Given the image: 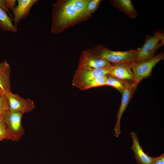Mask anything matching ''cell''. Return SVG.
<instances>
[{
    "mask_svg": "<svg viewBox=\"0 0 164 164\" xmlns=\"http://www.w3.org/2000/svg\"><path fill=\"white\" fill-rule=\"evenodd\" d=\"M96 55L110 63H125L130 65L134 63L138 49L127 51H115L108 49L102 45L90 49Z\"/></svg>",
    "mask_w": 164,
    "mask_h": 164,
    "instance_id": "cell-2",
    "label": "cell"
},
{
    "mask_svg": "<svg viewBox=\"0 0 164 164\" xmlns=\"http://www.w3.org/2000/svg\"><path fill=\"white\" fill-rule=\"evenodd\" d=\"M110 2L130 18L133 19L137 17V13L131 0H111Z\"/></svg>",
    "mask_w": 164,
    "mask_h": 164,
    "instance_id": "cell-14",
    "label": "cell"
},
{
    "mask_svg": "<svg viewBox=\"0 0 164 164\" xmlns=\"http://www.w3.org/2000/svg\"><path fill=\"white\" fill-rule=\"evenodd\" d=\"M8 100L9 110L22 114L29 112L35 108L33 101L29 98H24L16 94L9 91L5 93Z\"/></svg>",
    "mask_w": 164,
    "mask_h": 164,
    "instance_id": "cell-8",
    "label": "cell"
},
{
    "mask_svg": "<svg viewBox=\"0 0 164 164\" xmlns=\"http://www.w3.org/2000/svg\"><path fill=\"white\" fill-rule=\"evenodd\" d=\"M107 75L97 77L87 82L84 85L83 90L91 88L106 85Z\"/></svg>",
    "mask_w": 164,
    "mask_h": 164,
    "instance_id": "cell-17",
    "label": "cell"
},
{
    "mask_svg": "<svg viewBox=\"0 0 164 164\" xmlns=\"http://www.w3.org/2000/svg\"><path fill=\"white\" fill-rule=\"evenodd\" d=\"M4 116L0 117V137L4 139L10 140L4 121Z\"/></svg>",
    "mask_w": 164,
    "mask_h": 164,
    "instance_id": "cell-19",
    "label": "cell"
},
{
    "mask_svg": "<svg viewBox=\"0 0 164 164\" xmlns=\"http://www.w3.org/2000/svg\"><path fill=\"white\" fill-rule=\"evenodd\" d=\"M16 2V0H6V3L7 8L12 11L15 7Z\"/></svg>",
    "mask_w": 164,
    "mask_h": 164,
    "instance_id": "cell-22",
    "label": "cell"
},
{
    "mask_svg": "<svg viewBox=\"0 0 164 164\" xmlns=\"http://www.w3.org/2000/svg\"><path fill=\"white\" fill-rule=\"evenodd\" d=\"M109 66L98 68L77 69L72 80V84L83 90L85 84L96 78L108 75L112 68Z\"/></svg>",
    "mask_w": 164,
    "mask_h": 164,
    "instance_id": "cell-4",
    "label": "cell"
},
{
    "mask_svg": "<svg viewBox=\"0 0 164 164\" xmlns=\"http://www.w3.org/2000/svg\"><path fill=\"white\" fill-rule=\"evenodd\" d=\"M38 1L37 0H17V5L12 11L14 16L12 20L16 27L21 20L26 18L32 7Z\"/></svg>",
    "mask_w": 164,
    "mask_h": 164,
    "instance_id": "cell-11",
    "label": "cell"
},
{
    "mask_svg": "<svg viewBox=\"0 0 164 164\" xmlns=\"http://www.w3.org/2000/svg\"><path fill=\"white\" fill-rule=\"evenodd\" d=\"M112 65L109 75L133 86L134 76L131 65L125 63H112Z\"/></svg>",
    "mask_w": 164,
    "mask_h": 164,
    "instance_id": "cell-9",
    "label": "cell"
},
{
    "mask_svg": "<svg viewBox=\"0 0 164 164\" xmlns=\"http://www.w3.org/2000/svg\"><path fill=\"white\" fill-rule=\"evenodd\" d=\"M12 22V19L7 12L0 8V29L5 31L16 33L18 29Z\"/></svg>",
    "mask_w": 164,
    "mask_h": 164,
    "instance_id": "cell-15",
    "label": "cell"
},
{
    "mask_svg": "<svg viewBox=\"0 0 164 164\" xmlns=\"http://www.w3.org/2000/svg\"><path fill=\"white\" fill-rule=\"evenodd\" d=\"M135 89L130 84L127 85L122 94L121 103L117 114V120L114 128V135L118 138L121 134V120L122 114L126 110Z\"/></svg>",
    "mask_w": 164,
    "mask_h": 164,
    "instance_id": "cell-10",
    "label": "cell"
},
{
    "mask_svg": "<svg viewBox=\"0 0 164 164\" xmlns=\"http://www.w3.org/2000/svg\"><path fill=\"white\" fill-rule=\"evenodd\" d=\"M5 94V91L0 87V97L4 95Z\"/></svg>",
    "mask_w": 164,
    "mask_h": 164,
    "instance_id": "cell-24",
    "label": "cell"
},
{
    "mask_svg": "<svg viewBox=\"0 0 164 164\" xmlns=\"http://www.w3.org/2000/svg\"><path fill=\"white\" fill-rule=\"evenodd\" d=\"M130 134L133 142L131 148L134 152L136 161L139 164H150L154 157L149 156L144 152L136 133L133 132Z\"/></svg>",
    "mask_w": 164,
    "mask_h": 164,
    "instance_id": "cell-12",
    "label": "cell"
},
{
    "mask_svg": "<svg viewBox=\"0 0 164 164\" xmlns=\"http://www.w3.org/2000/svg\"><path fill=\"white\" fill-rule=\"evenodd\" d=\"M164 58V53L162 52L145 61L132 64V69L134 76L133 87L135 89L141 80L150 75L154 67Z\"/></svg>",
    "mask_w": 164,
    "mask_h": 164,
    "instance_id": "cell-5",
    "label": "cell"
},
{
    "mask_svg": "<svg viewBox=\"0 0 164 164\" xmlns=\"http://www.w3.org/2000/svg\"><path fill=\"white\" fill-rule=\"evenodd\" d=\"M4 140V139L3 138L0 137V141H2V140Z\"/></svg>",
    "mask_w": 164,
    "mask_h": 164,
    "instance_id": "cell-25",
    "label": "cell"
},
{
    "mask_svg": "<svg viewBox=\"0 0 164 164\" xmlns=\"http://www.w3.org/2000/svg\"><path fill=\"white\" fill-rule=\"evenodd\" d=\"M89 0H58L53 5L51 32H62L69 27L90 18L87 10Z\"/></svg>",
    "mask_w": 164,
    "mask_h": 164,
    "instance_id": "cell-1",
    "label": "cell"
},
{
    "mask_svg": "<svg viewBox=\"0 0 164 164\" xmlns=\"http://www.w3.org/2000/svg\"><path fill=\"white\" fill-rule=\"evenodd\" d=\"M11 68L6 60L0 63V87L5 93L10 91Z\"/></svg>",
    "mask_w": 164,
    "mask_h": 164,
    "instance_id": "cell-13",
    "label": "cell"
},
{
    "mask_svg": "<svg viewBox=\"0 0 164 164\" xmlns=\"http://www.w3.org/2000/svg\"><path fill=\"white\" fill-rule=\"evenodd\" d=\"M111 64L103 58L94 53L89 49L82 52L77 69L98 68Z\"/></svg>",
    "mask_w": 164,
    "mask_h": 164,
    "instance_id": "cell-7",
    "label": "cell"
},
{
    "mask_svg": "<svg viewBox=\"0 0 164 164\" xmlns=\"http://www.w3.org/2000/svg\"><path fill=\"white\" fill-rule=\"evenodd\" d=\"M128 84H129L115 77L109 75H107L106 85L111 86L115 88L121 94Z\"/></svg>",
    "mask_w": 164,
    "mask_h": 164,
    "instance_id": "cell-16",
    "label": "cell"
},
{
    "mask_svg": "<svg viewBox=\"0 0 164 164\" xmlns=\"http://www.w3.org/2000/svg\"><path fill=\"white\" fill-rule=\"evenodd\" d=\"M145 41L141 48H138L134 63L141 62L152 58L157 50L164 43V34L158 32L151 36L146 35Z\"/></svg>",
    "mask_w": 164,
    "mask_h": 164,
    "instance_id": "cell-3",
    "label": "cell"
},
{
    "mask_svg": "<svg viewBox=\"0 0 164 164\" xmlns=\"http://www.w3.org/2000/svg\"><path fill=\"white\" fill-rule=\"evenodd\" d=\"M9 109V101L5 94L0 97V117L4 116Z\"/></svg>",
    "mask_w": 164,
    "mask_h": 164,
    "instance_id": "cell-18",
    "label": "cell"
},
{
    "mask_svg": "<svg viewBox=\"0 0 164 164\" xmlns=\"http://www.w3.org/2000/svg\"><path fill=\"white\" fill-rule=\"evenodd\" d=\"M101 0H89L87 6L88 12L91 14L97 10Z\"/></svg>",
    "mask_w": 164,
    "mask_h": 164,
    "instance_id": "cell-20",
    "label": "cell"
},
{
    "mask_svg": "<svg viewBox=\"0 0 164 164\" xmlns=\"http://www.w3.org/2000/svg\"><path fill=\"white\" fill-rule=\"evenodd\" d=\"M23 114L9 110L4 115V120L10 138L13 141H18L24 134L25 130L22 125Z\"/></svg>",
    "mask_w": 164,
    "mask_h": 164,
    "instance_id": "cell-6",
    "label": "cell"
},
{
    "mask_svg": "<svg viewBox=\"0 0 164 164\" xmlns=\"http://www.w3.org/2000/svg\"><path fill=\"white\" fill-rule=\"evenodd\" d=\"M150 164H164V154L154 157Z\"/></svg>",
    "mask_w": 164,
    "mask_h": 164,
    "instance_id": "cell-21",
    "label": "cell"
},
{
    "mask_svg": "<svg viewBox=\"0 0 164 164\" xmlns=\"http://www.w3.org/2000/svg\"><path fill=\"white\" fill-rule=\"evenodd\" d=\"M0 8L4 10L6 12L9 13L10 16L12 18H13V16L10 13L9 9L7 8L6 3V0H0Z\"/></svg>",
    "mask_w": 164,
    "mask_h": 164,
    "instance_id": "cell-23",
    "label": "cell"
}]
</instances>
